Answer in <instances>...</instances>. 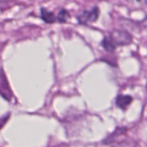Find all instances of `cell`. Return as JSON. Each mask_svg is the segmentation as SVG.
<instances>
[{
  "label": "cell",
  "instance_id": "obj_8",
  "mask_svg": "<svg viewBox=\"0 0 147 147\" xmlns=\"http://www.w3.org/2000/svg\"><path fill=\"white\" fill-rule=\"evenodd\" d=\"M126 128H119V129H116V131L114 132V133L112 135H111L110 136H109V137L107 138V139H106V140L104 141V142L106 144H109L111 143V142H112L113 141V139H115V138L117 137L120 134H122L124 133L125 131H126Z\"/></svg>",
  "mask_w": 147,
  "mask_h": 147
},
{
  "label": "cell",
  "instance_id": "obj_9",
  "mask_svg": "<svg viewBox=\"0 0 147 147\" xmlns=\"http://www.w3.org/2000/svg\"><path fill=\"white\" fill-rule=\"evenodd\" d=\"M146 4H147V0H146Z\"/></svg>",
  "mask_w": 147,
  "mask_h": 147
},
{
  "label": "cell",
  "instance_id": "obj_4",
  "mask_svg": "<svg viewBox=\"0 0 147 147\" xmlns=\"http://www.w3.org/2000/svg\"><path fill=\"white\" fill-rule=\"evenodd\" d=\"M133 100V98L129 95H119L117 96L116 99V106L121 109L125 110L129 105L131 103Z\"/></svg>",
  "mask_w": 147,
  "mask_h": 147
},
{
  "label": "cell",
  "instance_id": "obj_6",
  "mask_svg": "<svg viewBox=\"0 0 147 147\" xmlns=\"http://www.w3.org/2000/svg\"><path fill=\"white\" fill-rule=\"evenodd\" d=\"M101 45L106 51L111 52V53L114 51L115 49L116 48V45L113 43V42L112 41L110 37H105L103 40V41H102Z\"/></svg>",
  "mask_w": 147,
  "mask_h": 147
},
{
  "label": "cell",
  "instance_id": "obj_5",
  "mask_svg": "<svg viewBox=\"0 0 147 147\" xmlns=\"http://www.w3.org/2000/svg\"><path fill=\"white\" fill-rule=\"evenodd\" d=\"M41 18L47 23H53L56 21V17L52 11L44 8L41 9Z\"/></svg>",
  "mask_w": 147,
  "mask_h": 147
},
{
  "label": "cell",
  "instance_id": "obj_7",
  "mask_svg": "<svg viewBox=\"0 0 147 147\" xmlns=\"http://www.w3.org/2000/svg\"><path fill=\"white\" fill-rule=\"evenodd\" d=\"M69 18H70V14H69V12L67 10L64 9L60 10V12L58 13V15L56 17L57 20L60 23L66 22Z\"/></svg>",
  "mask_w": 147,
  "mask_h": 147
},
{
  "label": "cell",
  "instance_id": "obj_2",
  "mask_svg": "<svg viewBox=\"0 0 147 147\" xmlns=\"http://www.w3.org/2000/svg\"><path fill=\"white\" fill-rule=\"evenodd\" d=\"M100 11L98 7H95L90 11H83L78 16V22L80 24H86L88 22H94L98 20Z\"/></svg>",
  "mask_w": 147,
  "mask_h": 147
},
{
  "label": "cell",
  "instance_id": "obj_1",
  "mask_svg": "<svg viewBox=\"0 0 147 147\" xmlns=\"http://www.w3.org/2000/svg\"><path fill=\"white\" fill-rule=\"evenodd\" d=\"M109 37L115 45L117 46H124L131 44L132 37L129 32L123 30H115L111 32Z\"/></svg>",
  "mask_w": 147,
  "mask_h": 147
},
{
  "label": "cell",
  "instance_id": "obj_3",
  "mask_svg": "<svg viewBox=\"0 0 147 147\" xmlns=\"http://www.w3.org/2000/svg\"><path fill=\"white\" fill-rule=\"evenodd\" d=\"M0 94L7 100L11 99V90L2 69H0Z\"/></svg>",
  "mask_w": 147,
  "mask_h": 147
}]
</instances>
